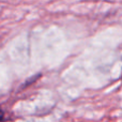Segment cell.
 <instances>
[{
    "label": "cell",
    "instance_id": "obj_1",
    "mask_svg": "<svg viewBox=\"0 0 122 122\" xmlns=\"http://www.w3.org/2000/svg\"><path fill=\"white\" fill-rule=\"evenodd\" d=\"M2 120H4V112L0 109V121H2Z\"/></svg>",
    "mask_w": 122,
    "mask_h": 122
}]
</instances>
